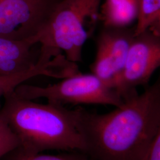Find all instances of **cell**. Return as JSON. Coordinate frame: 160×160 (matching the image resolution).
Here are the masks:
<instances>
[{
  "mask_svg": "<svg viewBox=\"0 0 160 160\" xmlns=\"http://www.w3.org/2000/svg\"><path fill=\"white\" fill-rule=\"evenodd\" d=\"M40 75L62 78L63 73L60 60L58 58L49 61L38 59L34 67L28 70L15 74L0 75V98L26 81Z\"/></svg>",
  "mask_w": 160,
  "mask_h": 160,
  "instance_id": "30bf717a",
  "label": "cell"
},
{
  "mask_svg": "<svg viewBox=\"0 0 160 160\" xmlns=\"http://www.w3.org/2000/svg\"><path fill=\"white\" fill-rule=\"evenodd\" d=\"M92 74L116 91V73L114 64L106 45L99 38L97 39L96 55L92 64Z\"/></svg>",
  "mask_w": 160,
  "mask_h": 160,
  "instance_id": "8fae6325",
  "label": "cell"
},
{
  "mask_svg": "<svg viewBox=\"0 0 160 160\" xmlns=\"http://www.w3.org/2000/svg\"><path fill=\"white\" fill-rule=\"evenodd\" d=\"M5 160H92L85 152L66 151L57 155L32 154L24 151L18 147L4 157Z\"/></svg>",
  "mask_w": 160,
  "mask_h": 160,
  "instance_id": "7c38bea8",
  "label": "cell"
},
{
  "mask_svg": "<svg viewBox=\"0 0 160 160\" xmlns=\"http://www.w3.org/2000/svg\"><path fill=\"white\" fill-rule=\"evenodd\" d=\"M139 10V0H104L100 8L99 22L103 28H128L137 21Z\"/></svg>",
  "mask_w": 160,
  "mask_h": 160,
  "instance_id": "9c48e42d",
  "label": "cell"
},
{
  "mask_svg": "<svg viewBox=\"0 0 160 160\" xmlns=\"http://www.w3.org/2000/svg\"><path fill=\"white\" fill-rule=\"evenodd\" d=\"M39 57H41V56H39ZM49 59H51V58H49ZM72 63H73V62H72ZM74 63L75 66V69H76V71H75V73H76V72H77V71H78V68H77V65H76V64H75V63Z\"/></svg>",
  "mask_w": 160,
  "mask_h": 160,
  "instance_id": "e0dca14e",
  "label": "cell"
},
{
  "mask_svg": "<svg viewBox=\"0 0 160 160\" xmlns=\"http://www.w3.org/2000/svg\"><path fill=\"white\" fill-rule=\"evenodd\" d=\"M18 147V139L0 110V159Z\"/></svg>",
  "mask_w": 160,
  "mask_h": 160,
  "instance_id": "5bb4252c",
  "label": "cell"
},
{
  "mask_svg": "<svg viewBox=\"0 0 160 160\" xmlns=\"http://www.w3.org/2000/svg\"><path fill=\"white\" fill-rule=\"evenodd\" d=\"M160 67V38L147 30L135 36L116 91L124 102L137 94L136 88L148 82Z\"/></svg>",
  "mask_w": 160,
  "mask_h": 160,
  "instance_id": "8992f818",
  "label": "cell"
},
{
  "mask_svg": "<svg viewBox=\"0 0 160 160\" xmlns=\"http://www.w3.org/2000/svg\"><path fill=\"white\" fill-rule=\"evenodd\" d=\"M38 43V38L21 41L0 38V75L15 74L33 68L38 59H34L32 50Z\"/></svg>",
  "mask_w": 160,
  "mask_h": 160,
  "instance_id": "52a82bcc",
  "label": "cell"
},
{
  "mask_svg": "<svg viewBox=\"0 0 160 160\" xmlns=\"http://www.w3.org/2000/svg\"><path fill=\"white\" fill-rule=\"evenodd\" d=\"M59 0H0V38L40 40Z\"/></svg>",
  "mask_w": 160,
  "mask_h": 160,
  "instance_id": "5b68a950",
  "label": "cell"
},
{
  "mask_svg": "<svg viewBox=\"0 0 160 160\" xmlns=\"http://www.w3.org/2000/svg\"><path fill=\"white\" fill-rule=\"evenodd\" d=\"M135 27L132 28L131 27L122 28H103L98 37L106 45L113 61L116 73V85L124 68L132 43L135 36Z\"/></svg>",
  "mask_w": 160,
  "mask_h": 160,
  "instance_id": "ba28073f",
  "label": "cell"
},
{
  "mask_svg": "<svg viewBox=\"0 0 160 160\" xmlns=\"http://www.w3.org/2000/svg\"><path fill=\"white\" fill-rule=\"evenodd\" d=\"M148 30L152 33L160 38V12L158 16L151 23L149 26Z\"/></svg>",
  "mask_w": 160,
  "mask_h": 160,
  "instance_id": "2e32d148",
  "label": "cell"
},
{
  "mask_svg": "<svg viewBox=\"0 0 160 160\" xmlns=\"http://www.w3.org/2000/svg\"><path fill=\"white\" fill-rule=\"evenodd\" d=\"M160 124V74L141 94L113 111L84 110L82 130L92 160H143Z\"/></svg>",
  "mask_w": 160,
  "mask_h": 160,
  "instance_id": "6da1fadb",
  "label": "cell"
},
{
  "mask_svg": "<svg viewBox=\"0 0 160 160\" xmlns=\"http://www.w3.org/2000/svg\"><path fill=\"white\" fill-rule=\"evenodd\" d=\"M19 97L33 100L44 98L48 102L64 104H103L116 108L124 100L115 90L95 75L80 72L46 87L22 84L14 89Z\"/></svg>",
  "mask_w": 160,
  "mask_h": 160,
  "instance_id": "277c9868",
  "label": "cell"
},
{
  "mask_svg": "<svg viewBox=\"0 0 160 160\" xmlns=\"http://www.w3.org/2000/svg\"><path fill=\"white\" fill-rule=\"evenodd\" d=\"M143 160H160V124Z\"/></svg>",
  "mask_w": 160,
  "mask_h": 160,
  "instance_id": "9a60e30c",
  "label": "cell"
},
{
  "mask_svg": "<svg viewBox=\"0 0 160 160\" xmlns=\"http://www.w3.org/2000/svg\"><path fill=\"white\" fill-rule=\"evenodd\" d=\"M160 12V0H139V10L135 34L148 29L149 25Z\"/></svg>",
  "mask_w": 160,
  "mask_h": 160,
  "instance_id": "4fadbf2b",
  "label": "cell"
},
{
  "mask_svg": "<svg viewBox=\"0 0 160 160\" xmlns=\"http://www.w3.org/2000/svg\"><path fill=\"white\" fill-rule=\"evenodd\" d=\"M4 98L1 110L18 139V147L24 151L37 154L55 149L86 153L81 126L85 109L36 103L19 97L14 90Z\"/></svg>",
  "mask_w": 160,
  "mask_h": 160,
  "instance_id": "7a4b0ae2",
  "label": "cell"
},
{
  "mask_svg": "<svg viewBox=\"0 0 160 160\" xmlns=\"http://www.w3.org/2000/svg\"><path fill=\"white\" fill-rule=\"evenodd\" d=\"M102 0H59L40 40L41 51L56 56L64 52L69 61H82V51L97 22Z\"/></svg>",
  "mask_w": 160,
  "mask_h": 160,
  "instance_id": "3957f363",
  "label": "cell"
}]
</instances>
